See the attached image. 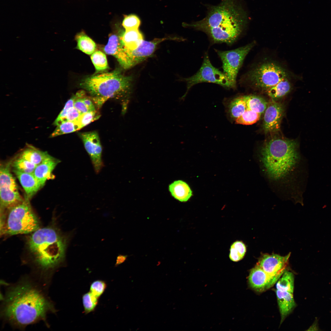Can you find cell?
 I'll return each instance as SVG.
<instances>
[{
  "label": "cell",
  "instance_id": "1",
  "mask_svg": "<svg viewBox=\"0 0 331 331\" xmlns=\"http://www.w3.org/2000/svg\"><path fill=\"white\" fill-rule=\"evenodd\" d=\"M4 284L0 306L3 322L21 330L41 321L49 327L48 315L55 314L57 310L48 290L30 275L23 276L15 283Z\"/></svg>",
  "mask_w": 331,
  "mask_h": 331
},
{
  "label": "cell",
  "instance_id": "2",
  "mask_svg": "<svg viewBox=\"0 0 331 331\" xmlns=\"http://www.w3.org/2000/svg\"><path fill=\"white\" fill-rule=\"evenodd\" d=\"M27 245L34 266L30 275L48 290L55 272L64 260L66 239L54 228L47 227L32 232Z\"/></svg>",
  "mask_w": 331,
  "mask_h": 331
},
{
  "label": "cell",
  "instance_id": "3",
  "mask_svg": "<svg viewBox=\"0 0 331 331\" xmlns=\"http://www.w3.org/2000/svg\"><path fill=\"white\" fill-rule=\"evenodd\" d=\"M248 20L237 0H222L218 5L210 7L203 19L187 25L204 32L214 43L231 45L242 32Z\"/></svg>",
  "mask_w": 331,
  "mask_h": 331
},
{
  "label": "cell",
  "instance_id": "4",
  "mask_svg": "<svg viewBox=\"0 0 331 331\" xmlns=\"http://www.w3.org/2000/svg\"><path fill=\"white\" fill-rule=\"evenodd\" d=\"M296 141L274 137L264 143L260 159L267 175L274 180L290 176L298 163L299 156Z\"/></svg>",
  "mask_w": 331,
  "mask_h": 331
},
{
  "label": "cell",
  "instance_id": "5",
  "mask_svg": "<svg viewBox=\"0 0 331 331\" xmlns=\"http://www.w3.org/2000/svg\"><path fill=\"white\" fill-rule=\"evenodd\" d=\"M80 86L100 104L109 98L120 100L125 112L132 92V78L116 69L86 77L81 81Z\"/></svg>",
  "mask_w": 331,
  "mask_h": 331
},
{
  "label": "cell",
  "instance_id": "6",
  "mask_svg": "<svg viewBox=\"0 0 331 331\" xmlns=\"http://www.w3.org/2000/svg\"><path fill=\"white\" fill-rule=\"evenodd\" d=\"M9 209L3 233L10 235L27 234L39 228V220L28 199L25 198L23 202Z\"/></svg>",
  "mask_w": 331,
  "mask_h": 331
},
{
  "label": "cell",
  "instance_id": "7",
  "mask_svg": "<svg viewBox=\"0 0 331 331\" xmlns=\"http://www.w3.org/2000/svg\"><path fill=\"white\" fill-rule=\"evenodd\" d=\"M287 76V72L281 66L274 62H267L250 71L246 78L254 87L267 90Z\"/></svg>",
  "mask_w": 331,
  "mask_h": 331
},
{
  "label": "cell",
  "instance_id": "8",
  "mask_svg": "<svg viewBox=\"0 0 331 331\" xmlns=\"http://www.w3.org/2000/svg\"><path fill=\"white\" fill-rule=\"evenodd\" d=\"M187 83L186 93L181 98L186 96L190 89L194 85L203 82L219 85L228 88H232L231 84L223 72L214 67L207 54L204 56L203 62L197 72L193 76L184 79Z\"/></svg>",
  "mask_w": 331,
  "mask_h": 331
},
{
  "label": "cell",
  "instance_id": "9",
  "mask_svg": "<svg viewBox=\"0 0 331 331\" xmlns=\"http://www.w3.org/2000/svg\"><path fill=\"white\" fill-rule=\"evenodd\" d=\"M255 44V42H252L230 51L215 50L222 62L223 72L231 82L232 88L236 86L237 74L245 57Z\"/></svg>",
  "mask_w": 331,
  "mask_h": 331
},
{
  "label": "cell",
  "instance_id": "10",
  "mask_svg": "<svg viewBox=\"0 0 331 331\" xmlns=\"http://www.w3.org/2000/svg\"><path fill=\"white\" fill-rule=\"evenodd\" d=\"M84 147L89 154L96 173L104 166L102 158V149L98 134L95 131L84 132L79 134Z\"/></svg>",
  "mask_w": 331,
  "mask_h": 331
},
{
  "label": "cell",
  "instance_id": "11",
  "mask_svg": "<svg viewBox=\"0 0 331 331\" xmlns=\"http://www.w3.org/2000/svg\"><path fill=\"white\" fill-rule=\"evenodd\" d=\"M180 39L169 37L156 38L150 41L143 40L137 48L133 50L128 49L124 47L127 57L129 68L140 63L150 56L154 52L157 46L162 42L169 40Z\"/></svg>",
  "mask_w": 331,
  "mask_h": 331
},
{
  "label": "cell",
  "instance_id": "12",
  "mask_svg": "<svg viewBox=\"0 0 331 331\" xmlns=\"http://www.w3.org/2000/svg\"><path fill=\"white\" fill-rule=\"evenodd\" d=\"M283 114L284 109L282 104L272 99L268 102L264 112L262 128L264 133H272L279 131Z\"/></svg>",
  "mask_w": 331,
  "mask_h": 331
},
{
  "label": "cell",
  "instance_id": "13",
  "mask_svg": "<svg viewBox=\"0 0 331 331\" xmlns=\"http://www.w3.org/2000/svg\"><path fill=\"white\" fill-rule=\"evenodd\" d=\"M282 274L272 275L256 264L250 270L248 278V282L252 288L256 291L262 292L272 287Z\"/></svg>",
  "mask_w": 331,
  "mask_h": 331
},
{
  "label": "cell",
  "instance_id": "14",
  "mask_svg": "<svg viewBox=\"0 0 331 331\" xmlns=\"http://www.w3.org/2000/svg\"><path fill=\"white\" fill-rule=\"evenodd\" d=\"M290 255V253L285 256L276 254H263L257 264L272 275L282 274L286 270Z\"/></svg>",
  "mask_w": 331,
  "mask_h": 331
},
{
  "label": "cell",
  "instance_id": "15",
  "mask_svg": "<svg viewBox=\"0 0 331 331\" xmlns=\"http://www.w3.org/2000/svg\"><path fill=\"white\" fill-rule=\"evenodd\" d=\"M104 51L106 54L115 57L123 68H129L127 56L120 36L115 34L111 35Z\"/></svg>",
  "mask_w": 331,
  "mask_h": 331
},
{
  "label": "cell",
  "instance_id": "16",
  "mask_svg": "<svg viewBox=\"0 0 331 331\" xmlns=\"http://www.w3.org/2000/svg\"><path fill=\"white\" fill-rule=\"evenodd\" d=\"M59 162V160L49 155L36 166L33 174L41 187L51 177L52 171Z\"/></svg>",
  "mask_w": 331,
  "mask_h": 331
},
{
  "label": "cell",
  "instance_id": "17",
  "mask_svg": "<svg viewBox=\"0 0 331 331\" xmlns=\"http://www.w3.org/2000/svg\"><path fill=\"white\" fill-rule=\"evenodd\" d=\"M13 172L25 191L26 194L25 198L30 200L42 187L33 173H24L14 169Z\"/></svg>",
  "mask_w": 331,
  "mask_h": 331
},
{
  "label": "cell",
  "instance_id": "18",
  "mask_svg": "<svg viewBox=\"0 0 331 331\" xmlns=\"http://www.w3.org/2000/svg\"><path fill=\"white\" fill-rule=\"evenodd\" d=\"M276 293L281 315V323L296 306L293 293L276 290Z\"/></svg>",
  "mask_w": 331,
  "mask_h": 331
},
{
  "label": "cell",
  "instance_id": "19",
  "mask_svg": "<svg viewBox=\"0 0 331 331\" xmlns=\"http://www.w3.org/2000/svg\"><path fill=\"white\" fill-rule=\"evenodd\" d=\"M169 189L172 196L181 202L188 201L192 195V191L188 185L182 180L173 182L169 185Z\"/></svg>",
  "mask_w": 331,
  "mask_h": 331
},
{
  "label": "cell",
  "instance_id": "20",
  "mask_svg": "<svg viewBox=\"0 0 331 331\" xmlns=\"http://www.w3.org/2000/svg\"><path fill=\"white\" fill-rule=\"evenodd\" d=\"M1 206L3 208H10L23 201L18 192L0 186Z\"/></svg>",
  "mask_w": 331,
  "mask_h": 331
},
{
  "label": "cell",
  "instance_id": "21",
  "mask_svg": "<svg viewBox=\"0 0 331 331\" xmlns=\"http://www.w3.org/2000/svg\"><path fill=\"white\" fill-rule=\"evenodd\" d=\"M120 37L124 47L130 50L136 49L143 40V35L138 29L125 30Z\"/></svg>",
  "mask_w": 331,
  "mask_h": 331
},
{
  "label": "cell",
  "instance_id": "22",
  "mask_svg": "<svg viewBox=\"0 0 331 331\" xmlns=\"http://www.w3.org/2000/svg\"><path fill=\"white\" fill-rule=\"evenodd\" d=\"M49 155L47 152L41 151L32 146L27 144L26 147L20 153L19 157L37 166Z\"/></svg>",
  "mask_w": 331,
  "mask_h": 331
},
{
  "label": "cell",
  "instance_id": "23",
  "mask_svg": "<svg viewBox=\"0 0 331 331\" xmlns=\"http://www.w3.org/2000/svg\"><path fill=\"white\" fill-rule=\"evenodd\" d=\"M291 89V83L287 78L267 90V93L272 99L275 100L286 95L290 92Z\"/></svg>",
  "mask_w": 331,
  "mask_h": 331
},
{
  "label": "cell",
  "instance_id": "24",
  "mask_svg": "<svg viewBox=\"0 0 331 331\" xmlns=\"http://www.w3.org/2000/svg\"><path fill=\"white\" fill-rule=\"evenodd\" d=\"M77 42V48L84 53L92 55L96 50L94 42L83 32L77 34L75 36Z\"/></svg>",
  "mask_w": 331,
  "mask_h": 331
},
{
  "label": "cell",
  "instance_id": "25",
  "mask_svg": "<svg viewBox=\"0 0 331 331\" xmlns=\"http://www.w3.org/2000/svg\"><path fill=\"white\" fill-rule=\"evenodd\" d=\"M10 163L1 164L0 170V186L18 192L15 179L10 171Z\"/></svg>",
  "mask_w": 331,
  "mask_h": 331
},
{
  "label": "cell",
  "instance_id": "26",
  "mask_svg": "<svg viewBox=\"0 0 331 331\" xmlns=\"http://www.w3.org/2000/svg\"><path fill=\"white\" fill-rule=\"evenodd\" d=\"M247 108L261 114L264 113L268 102L263 98L256 95L244 96Z\"/></svg>",
  "mask_w": 331,
  "mask_h": 331
},
{
  "label": "cell",
  "instance_id": "27",
  "mask_svg": "<svg viewBox=\"0 0 331 331\" xmlns=\"http://www.w3.org/2000/svg\"><path fill=\"white\" fill-rule=\"evenodd\" d=\"M294 287V274L291 272L286 270L276 283V289L293 293Z\"/></svg>",
  "mask_w": 331,
  "mask_h": 331
},
{
  "label": "cell",
  "instance_id": "28",
  "mask_svg": "<svg viewBox=\"0 0 331 331\" xmlns=\"http://www.w3.org/2000/svg\"><path fill=\"white\" fill-rule=\"evenodd\" d=\"M247 108L244 96L234 99L231 101L229 106V112L230 116L235 120L244 113Z\"/></svg>",
  "mask_w": 331,
  "mask_h": 331
},
{
  "label": "cell",
  "instance_id": "29",
  "mask_svg": "<svg viewBox=\"0 0 331 331\" xmlns=\"http://www.w3.org/2000/svg\"><path fill=\"white\" fill-rule=\"evenodd\" d=\"M54 131L50 135L51 138L74 132L81 129L76 121H64L56 126Z\"/></svg>",
  "mask_w": 331,
  "mask_h": 331
},
{
  "label": "cell",
  "instance_id": "30",
  "mask_svg": "<svg viewBox=\"0 0 331 331\" xmlns=\"http://www.w3.org/2000/svg\"><path fill=\"white\" fill-rule=\"evenodd\" d=\"M245 244L242 241H237L231 245L230 249L229 257L234 262H238L244 257L246 252Z\"/></svg>",
  "mask_w": 331,
  "mask_h": 331
},
{
  "label": "cell",
  "instance_id": "31",
  "mask_svg": "<svg viewBox=\"0 0 331 331\" xmlns=\"http://www.w3.org/2000/svg\"><path fill=\"white\" fill-rule=\"evenodd\" d=\"M91 59L96 73L105 70L108 68L106 56L102 51H96L91 55Z\"/></svg>",
  "mask_w": 331,
  "mask_h": 331
},
{
  "label": "cell",
  "instance_id": "32",
  "mask_svg": "<svg viewBox=\"0 0 331 331\" xmlns=\"http://www.w3.org/2000/svg\"><path fill=\"white\" fill-rule=\"evenodd\" d=\"M261 115L247 108L244 113L235 120V123L245 125H251L259 120Z\"/></svg>",
  "mask_w": 331,
  "mask_h": 331
},
{
  "label": "cell",
  "instance_id": "33",
  "mask_svg": "<svg viewBox=\"0 0 331 331\" xmlns=\"http://www.w3.org/2000/svg\"><path fill=\"white\" fill-rule=\"evenodd\" d=\"M84 313L87 314L95 309L98 302V298L90 291L84 294L82 296Z\"/></svg>",
  "mask_w": 331,
  "mask_h": 331
},
{
  "label": "cell",
  "instance_id": "34",
  "mask_svg": "<svg viewBox=\"0 0 331 331\" xmlns=\"http://www.w3.org/2000/svg\"><path fill=\"white\" fill-rule=\"evenodd\" d=\"M14 169L24 173H33L36 165L22 158L19 157L12 164Z\"/></svg>",
  "mask_w": 331,
  "mask_h": 331
},
{
  "label": "cell",
  "instance_id": "35",
  "mask_svg": "<svg viewBox=\"0 0 331 331\" xmlns=\"http://www.w3.org/2000/svg\"><path fill=\"white\" fill-rule=\"evenodd\" d=\"M100 116V115L96 110L90 111L81 114L76 121L81 129L92 122L97 120Z\"/></svg>",
  "mask_w": 331,
  "mask_h": 331
},
{
  "label": "cell",
  "instance_id": "36",
  "mask_svg": "<svg viewBox=\"0 0 331 331\" xmlns=\"http://www.w3.org/2000/svg\"><path fill=\"white\" fill-rule=\"evenodd\" d=\"M139 17L135 14L124 15L122 25L125 30L138 29L140 24Z\"/></svg>",
  "mask_w": 331,
  "mask_h": 331
},
{
  "label": "cell",
  "instance_id": "37",
  "mask_svg": "<svg viewBox=\"0 0 331 331\" xmlns=\"http://www.w3.org/2000/svg\"><path fill=\"white\" fill-rule=\"evenodd\" d=\"M75 98V96L74 95L66 102L64 107L54 121V125L57 126L64 121L66 116L69 110L74 107V103Z\"/></svg>",
  "mask_w": 331,
  "mask_h": 331
},
{
  "label": "cell",
  "instance_id": "38",
  "mask_svg": "<svg viewBox=\"0 0 331 331\" xmlns=\"http://www.w3.org/2000/svg\"><path fill=\"white\" fill-rule=\"evenodd\" d=\"M107 287L106 282L101 280L93 282L90 287V291L99 298L104 293Z\"/></svg>",
  "mask_w": 331,
  "mask_h": 331
},
{
  "label": "cell",
  "instance_id": "39",
  "mask_svg": "<svg viewBox=\"0 0 331 331\" xmlns=\"http://www.w3.org/2000/svg\"><path fill=\"white\" fill-rule=\"evenodd\" d=\"M75 96L76 98L74 103V107L81 114L90 111L77 93Z\"/></svg>",
  "mask_w": 331,
  "mask_h": 331
},
{
  "label": "cell",
  "instance_id": "40",
  "mask_svg": "<svg viewBox=\"0 0 331 331\" xmlns=\"http://www.w3.org/2000/svg\"><path fill=\"white\" fill-rule=\"evenodd\" d=\"M81 115L80 112L74 107L69 110L64 121H76Z\"/></svg>",
  "mask_w": 331,
  "mask_h": 331
},
{
  "label": "cell",
  "instance_id": "41",
  "mask_svg": "<svg viewBox=\"0 0 331 331\" xmlns=\"http://www.w3.org/2000/svg\"><path fill=\"white\" fill-rule=\"evenodd\" d=\"M79 91L77 93L91 111H96L95 107L91 99L88 97L84 96L85 93L84 91Z\"/></svg>",
  "mask_w": 331,
  "mask_h": 331
},
{
  "label": "cell",
  "instance_id": "42",
  "mask_svg": "<svg viewBox=\"0 0 331 331\" xmlns=\"http://www.w3.org/2000/svg\"><path fill=\"white\" fill-rule=\"evenodd\" d=\"M127 255H119L117 257L116 262L115 265L117 266L120 264L124 263L127 259Z\"/></svg>",
  "mask_w": 331,
  "mask_h": 331
},
{
  "label": "cell",
  "instance_id": "43",
  "mask_svg": "<svg viewBox=\"0 0 331 331\" xmlns=\"http://www.w3.org/2000/svg\"><path fill=\"white\" fill-rule=\"evenodd\" d=\"M319 328L318 326V321L317 319H316L313 325L309 328L307 330H318Z\"/></svg>",
  "mask_w": 331,
  "mask_h": 331
}]
</instances>
